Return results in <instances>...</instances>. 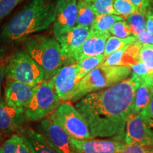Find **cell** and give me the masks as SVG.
<instances>
[{
	"mask_svg": "<svg viewBox=\"0 0 153 153\" xmlns=\"http://www.w3.org/2000/svg\"><path fill=\"white\" fill-rule=\"evenodd\" d=\"M141 82L132 72L130 77L76 101V108L87 122L94 137L123 135L128 118L133 114L134 97Z\"/></svg>",
	"mask_w": 153,
	"mask_h": 153,
	"instance_id": "obj_1",
	"label": "cell"
},
{
	"mask_svg": "<svg viewBox=\"0 0 153 153\" xmlns=\"http://www.w3.org/2000/svg\"><path fill=\"white\" fill-rule=\"evenodd\" d=\"M56 3L54 0H31L3 26L0 43H18L47 29L55 22Z\"/></svg>",
	"mask_w": 153,
	"mask_h": 153,
	"instance_id": "obj_2",
	"label": "cell"
},
{
	"mask_svg": "<svg viewBox=\"0 0 153 153\" xmlns=\"http://www.w3.org/2000/svg\"><path fill=\"white\" fill-rule=\"evenodd\" d=\"M24 41L26 51L43 70L45 80L54 76L65 64L60 44L55 37L36 36Z\"/></svg>",
	"mask_w": 153,
	"mask_h": 153,
	"instance_id": "obj_3",
	"label": "cell"
},
{
	"mask_svg": "<svg viewBox=\"0 0 153 153\" xmlns=\"http://www.w3.org/2000/svg\"><path fill=\"white\" fill-rule=\"evenodd\" d=\"M132 73L131 67L99 65L84 76L76 86L70 101L76 102L88 94L97 91L123 81Z\"/></svg>",
	"mask_w": 153,
	"mask_h": 153,
	"instance_id": "obj_4",
	"label": "cell"
},
{
	"mask_svg": "<svg viewBox=\"0 0 153 153\" xmlns=\"http://www.w3.org/2000/svg\"><path fill=\"white\" fill-rule=\"evenodd\" d=\"M2 63L7 79L16 80L31 87L45 80L43 70L27 51L13 53L5 58L3 57Z\"/></svg>",
	"mask_w": 153,
	"mask_h": 153,
	"instance_id": "obj_5",
	"label": "cell"
},
{
	"mask_svg": "<svg viewBox=\"0 0 153 153\" xmlns=\"http://www.w3.org/2000/svg\"><path fill=\"white\" fill-rule=\"evenodd\" d=\"M60 101L52 80H43L36 86L35 92L25 108V116L33 121L43 119L56 110Z\"/></svg>",
	"mask_w": 153,
	"mask_h": 153,
	"instance_id": "obj_6",
	"label": "cell"
},
{
	"mask_svg": "<svg viewBox=\"0 0 153 153\" xmlns=\"http://www.w3.org/2000/svg\"><path fill=\"white\" fill-rule=\"evenodd\" d=\"M49 116L60 124L72 138H94L87 122L71 101H63Z\"/></svg>",
	"mask_w": 153,
	"mask_h": 153,
	"instance_id": "obj_7",
	"label": "cell"
},
{
	"mask_svg": "<svg viewBox=\"0 0 153 153\" xmlns=\"http://www.w3.org/2000/svg\"><path fill=\"white\" fill-rule=\"evenodd\" d=\"M41 134L48 143L58 153H77L72 143V137L62 126L51 117L42 119Z\"/></svg>",
	"mask_w": 153,
	"mask_h": 153,
	"instance_id": "obj_8",
	"label": "cell"
},
{
	"mask_svg": "<svg viewBox=\"0 0 153 153\" xmlns=\"http://www.w3.org/2000/svg\"><path fill=\"white\" fill-rule=\"evenodd\" d=\"M125 143L139 145L147 148L153 147V131L149 127L140 114H132L128 118L126 126Z\"/></svg>",
	"mask_w": 153,
	"mask_h": 153,
	"instance_id": "obj_9",
	"label": "cell"
},
{
	"mask_svg": "<svg viewBox=\"0 0 153 153\" xmlns=\"http://www.w3.org/2000/svg\"><path fill=\"white\" fill-rule=\"evenodd\" d=\"M76 19L77 0H57L56 17L53 26L54 37H58L73 28Z\"/></svg>",
	"mask_w": 153,
	"mask_h": 153,
	"instance_id": "obj_10",
	"label": "cell"
},
{
	"mask_svg": "<svg viewBox=\"0 0 153 153\" xmlns=\"http://www.w3.org/2000/svg\"><path fill=\"white\" fill-rule=\"evenodd\" d=\"M91 28L75 26L67 33L55 38L60 44L66 64H72L74 57L86 41Z\"/></svg>",
	"mask_w": 153,
	"mask_h": 153,
	"instance_id": "obj_11",
	"label": "cell"
},
{
	"mask_svg": "<svg viewBox=\"0 0 153 153\" xmlns=\"http://www.w3.org/2000/svg\"><path fill=\"white\" fill-rule=\"evenodd\" d=\"M51 79L53 82L55 91L61 101H69L79 82L77 80L76 64L65 65Z\"/></svg>",
	"mask_w": 153,
	"mask_h": 153,
	"instance_id": "obj_12",
	"label": "cell"
},
{
	"mask_svg": "<svg viewBox=\"0 0 153 153\" xmlns=\"http://www.w3.org/2000/svg\"><path fill=\"white\" fill-rule=\"evenodd\" d=\"M36 86H31L14 79H7L4 89V101L9 106L25 109L35 92Z\"/></svg>",
	"mask_w": 153,
	"mask_h": 153,
	"instance_id": "obj_13",
	"label": "cell"
},
{
	"mask_svg": "<svg viewBox=\"0 0 153 153\" xmlns=\"http://www.w3.org/2000/svg\"><path fill=\"white\" fill-rule=\"evenodd\" d=\"M72 143L77 153H118L128 145L114 140L72 138Z\"/></svg>",
	"mask_w": 153,
	"mask_h": 153,
	"instance_id": "obj_14",
	"label": "cell"
},
{
	"mask_svg": "<svg viewBox=\"0 0 153 153\" xmlns=\"http://www.w3.org/2000/svg\"><path fill=\"white\" fill-rule=\"evenodd\" d=\"M110 36L109 31L100 32L91 28L90 33L86 41L74 55L73 62H77L85 57L104 54L106 41Z\"/></svg>",
	"mask_w": 153,
	"mask_h": 153,
	"instance_id": "obj_15",
	"label": "cell"
},
{
	"mask_svg": "<svg viewBox=\"0 0 153 153\" xmlns=\"http://www.w3.org/2000/svg\"><path fill=\"white\" fill-rule=\"evenodd\" d=\"M25 116V109H19L9 106L4 99L0 100V131L11 133L22 128Z\"/></svg>",
	"mask_w": 153,
	"mask_h": 153,
	"instance_id": "obj_16",
	"label": "cell"
},
{
	"mask_svg": "<svg viewBox=\"0 0 153 153\" xmlns=\"http://www.w3.org/2000/svg\"><path fill=\"white\" fill-rule=\"evenodd\" d=\"M19 132L32 153H58L48 143L41 133L31 128H22Z\"/></svg>",
	"mask_w": 153,
	"mask_h": 153,
	"instance_id": "obj_17",
	"label": "cell"
},
{
	"mask_svg": "<svg viewBox=\"0 0 153 153\" xmlns=\"http://www.w3.org/2000/svg\"><path fill=\"white\" fill-rule=\"evenodd\" d=\"M152 97L153 85L148 82H141L134 97L133 114H140L149 104Z\"/></svg>",
	"mask_w": 153,
	"mask_h": 153,
	"instance_id": "obj_18",
	"label": "cell"
},
{
	"mask_svg": "<svg viewBox=\"0 0 153 153\" xmlns=\"http://www.w3.org/2000/svg\"><path fill=\"white\" fill-rule=\"evenodd\" d=\"M97 15L91 7V2L77 0V19L76 26L91 28Z\"/></svg>",
	"mask_w": 153,
	"mask_h": 153,
	"instance_id": "obj_19",
	"label": "cell"
},
{
	"mask_svg": "<svg viewBox=\"0 0 153 153\" xmlns=\"http://www.w3.org/2000/svg\"><path fill=\"white\" fill-rule=\"evenodd\" d=\"M0 153H32L19 134H13L0 146Z\"/></svg>",
	"mask_w": 153,
	"mask_h": 153,
	"instance_id": "obj_20",
	"label": "cell"
},
{
	"mask_svg": "<svg viewBox=\"0 0 153 153\" xmlns=\"http://www.w3.org/2000/svg\"><path fill=\"white\" fill-rule=\"evenodd\" d=\"M104 60L105 56L104 54H102L97 56L83 57L76 62L78 82H79L89 72L101 65Z\"/></svg>",
	"mask_w": 153,
	"mask_h": 153,
	"instance_id": "obj_21",
	"label": "cell"
},
{
	"mask_svg": "<svg viewBox=\"0 0 153 153\" xmlns=\"http://www.w3.org/2000/svg\"><path fill=\"white\" fill-rule=\"evenodd\" d=\"M146 15L147 11L136 10L133 14L125 18L133 36L138 35L146 30Z\"/></svg>",
	"mask_w": 153,
	"mask_h": 153,
	"instance_id": "obj_22",
	"label": "cell"
},
{
	"mask_svg": "<svg viewBox=\"0 0 153 153\" xmlns=\"http://www.w3.org/2000/svg\"><path fill=\"white\" fill-rule=\"evenodd\" d=\"M123 17L116 14H104L97 16L91 28L100 32L109 31L115 23L124 20Z\"/></svg>",
	"mask_w": 153,
	"mask_h": 153,
	"instance_id": "obj_23",
	"label": "cell"
},
{
	"mask_svg": "<svg viewBox=\"0 0 153 153\" xmlns=\"http://www.w3.org/2000/svg\"><path fill=\"white\" fill-rule=\"evenodd\" d=\"M135 41H136V38H135V36H131L125 38H118L114 36H110L107 40L106 47H105V51L104 53L105 57L110 55L111 53L122 48L126 45L133 43Z\"/></svg>",
	"mask_w": 153,
	"mask_h": 153,
	"instance_id": "obj_24",
	"label": "cell"
},
{
	"mask_svg": "<svg viewBox=\"0 0 153 153\" xmlns=\"http://www.w3.org/2000/svg\"><path fill=\"white\" fill-rule=\"evenodd\" d=\"M114 0H94L91 7L97 16L104 14H116L114 7Z\"/></svg>",
	"mask_w": 153,
	"mask_h": 153,
	"instance_id": "obj_25",
	"label": "cell"
},
{
	"mask_svg": "<svg viewBox=\"0 0 153 153\" xmlns=\"http://www.w3.org/2000/svg\"><path fill=\"white\" fill-rule=\"evenodd\" d=\"M114 7L116 14L124 18L133 14L137 10L135 6L130 0H114Z\"/></svg>",
	"mask_w": 153,
	"mask_h": 153,
	"instance_id": "obj_26",
	"label": "cell"
},
{
	"mask_svg": "<svg viewBox=\"0 0 153 153\" xmlns=\"http://www.w3.org/2000/svg\"><path fill=\"white\" fill-rule=\"evenodd\" d=\"M139 59L148 67L153 74V45L143 44L140 50Z\"/></svg>",
	"mask_w": 153,
	"mask_h": 153,
	"instance_id": "obj_27",
	"label": "cell"
},
{
	"mask_svg": "<svg viewBox=\"0 0 153 153\" xmlns=\"http://www.w3.org/2000/svg\"><path fill=\"white\" fill-rule=\"evenodd\" d=\"M110 33L116 37L125 38L133 36L128 24L125 20L118 21L115 23L109 30Z\"/></svg>",
	"mask_w": 153,
	"mask_h": 153,
	"instance_id": "obj_28",
	"label": "cell"
},
{
	"mask_svg": "<svg viewBox=\"0 0 153 153\" xmlns=\"http://www.w3.org/2000/svg\"><path fill=\"white\" fill-rule=\"evenodd\" d=\"M129 45H126L118 51L111 53L108 56L105 57V60H104L101 64L104 65H110V66H117V65H122V62L124 56L126 49L128 47Z\"/></svg>",
	"mask_w": 153,
	"mask_h": 153,
	"instance_id": "obj_29",
	"label": "cell"
},
{
	"mask_svg": "<svg viewBox=\"0 0 153 153\" xmlns=\"http://www.w3.org/2000/svg\"><path fill=\"white\" fill-rule=\"evenodd\" d=\"M24 0H0V22Z\"/></svg>",
	"mask_w": 153,
	"mask_h": 153,
	"instance_id": "obj_30",
	"label": "cell"
},
{
	"mask_svg": "<svg viewBox=\"0 0 153 153\" xmlns=\"http://www.w3.org/2000/svg\"><path fill=\"white\" fill-rule=\"evenodd\" d=\"M140 114L142 115L146 123L153 131V97L148 106L143 108Z\"/></svg>",
	"mask_w": 153,
	"mask_h": 153,
	"instance_id": "obj_31",
	"label": "cell"
},
{
	"mask_svg": "<svg viewBox=\"0 0 153 153\" xmlns=\"http://www.w3.org/2000/svg\"><path fill=\"white\" fill-rule=\"evenodd\" d=\"M136 41L141 44H151L153 45V33L148 30H145L138 35L135 36Z\"/></svg>",
	"mask_w": 153,
	"mask_h": 153,
	"instance_id": "obj_32",
	"label": "cell"
},
{
	"mask_svg": "<svg viewBox=\"0 0 153 153\" xmlns=\"http://www.w3.org/2000/svg\"><path fill=\"white\" fill-rule=\"evenodd\" d=\"M150 148L139 145H128L123 151L118 153H147Z\"/></svg>",
	"mask_w": 153,
	"mask_h": 153,
	"instance_id": "obj_33",
	"label": "cell"
},
{
	"mask_svg": "<svg viewBox=\"0 0 153 153\" xmlns=\"http://www.w3.org/2000/svg\"><path fill=\"white\" fill-rule=\"evenodd\" d=\"M134 6L137 8V10L148 11V8L150 6L151 0H130Z\"/></svg>",
	"mask_w": 153,
	"mask_h": 153,
	"instance_id": "obj_34",
	"label": "cell"
},
{
	"mask_svg": "<svg viewBox=\"0 0 153 153\" xmlns=\"http://www.w3.org/2000/svg\"><path fill=\"white\" fill-rule=\"evenodd\" d=\"M146 29L153 33V10L149 9L146 15Z\"/></svg>",
	"mask_w": 153,
	"mask_h": 153,
	"instance_id": "obj_35",
	"label": "cell"
},
{
	"mask_svg": "<svg viewBox=\"0 0 153 153\" xmlns=\"http://www.w3.org/2000/svg\"><path fill=\"white\" fill-rule=\"evenodd\" d=\"M3 57L0 55V100L2 99V95H1V87H2V82L4 77V72L3 68Z\"/></svg>",
	"mask_w": 153,
	"mask_h": 153,
	"instance_id": "obj_36",
	"label": "cell"
},
{
	"mask_svg": "<svg viewBox=\"0 0 153 153\" xmlns=\"http://www.w3.org/2000/svg\"><path fill=\"white\" fill-rule=\"evenodd\" d=\"M147 153H153V147L152 148H150V149H149L148 152H147Z\"/></svg>",
	"mask_w": 153,
	"mask_h": 153,
	"instance_id": "obj_37",
	"label": "cell"
},
{
	"mask_svg": "<svg viewBox=\"0 0 153 153\" xmlns=\"http://www.w3.org/2000/svg\"><path fill=\"white\" fill-rule=\"evenodd\" d=\"M1 140H2V134H1V131H0V143H1Z\"/></svg>",
	"mask_w": 153,
	"mask_h": 153,
	"instance_id": "obj_38",
	"label": "cell"
},
{
	"mask_svg": "<svg viewBox=\"0 0 153 153\" xmlns=\"http://www.w3.org/2000/svg\"><path fill=\"white\" fill-rule=\"evenodd\" d=\"M82 1H88V2H91L93 1L94 0H82Z\"/></svg>",
	"mask_w": 153,
	"mask_h": 153,
	"instance_id": "obj_39",
	"label": "cell"
}]
</instances>
